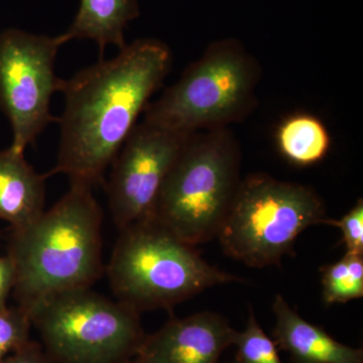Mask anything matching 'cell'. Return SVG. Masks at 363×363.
Wrapping results in <instances>:
<instances>
[{"label": "cell", "mask_w": 363, "mask_h": 363, "mask_svg": "<svg viewBox=\"0 0 363 363\" xmlns=\"http://www.w3.org/2000/svg\"><path fill=\"white\" fill-rule=\"evenodd\" d=\"M171 65L168 45L136 40L116 58L101 60L64 80L58 157L48 178L63 174L71 183L91 187L102 182Z\"/></svg>", "instance_id": "cell-1"}, {"label": "cell", "mask_w": 363, "mask_h": 363, "mask_svg": "<svg viewBox=\"0 0 363 363\" xmlns=\"http://www.w3.org/2000/svg\"><path fill=\"white\" fill-rule=\"evenodd\" d=\"M240 145L228 128L189 136L162 183L150 218L196 247L217 238L240 185Z\"/></svg>", "instance_id": "cell-4"}, {"label": "cell", "mask_w": 363, "mask_h": 363, "mask_svg": "<svg viewBox=\"0 0 363 363\" xmlns=\"http://www.w3.org/2000/svg\"><path fill=\"white\" fill-rule=\"evenodd\" d=\"M16 283V269L9 255H0V307L7 306V298Z\"/></svg>", "instance_id": "cell-20"}, {"label": "cell", "mask_w": 363, "mask_h": 363, "mask_svg": "<svg viewBox=\"0 0 363 363\" xmlns=\"http://www.w3.org/2000/svg\"><path fill=\"white\" fill-rule=\"evenodd\" d=\"M63 45L59 35L7 28L0 33V109L13 130L11 147H26L52 121L51 100L63 79L55 74V60Z\"/></svg>", "instance_id": "cell-8"}, {"label": "cell", "mask_w": 363, "mask_h": 363, "mask_svg": "<svg viewBox=\"0 0 363 363\" xmlns=\"http://www.w3.org/2000/svg\"><path fill=\"white\" fill-rule=\"evenodd\" d=\"M23 152L11 147L0 150V219L21 229L45 211V180Z\"/></svg>", "instance_id": "cell-12"}, {"label": "cell", "mask_w": 363, "mask_h": 363, "mask_svg": "<svg viewBox=\"0 0 363 363\" xmlns=\"http://www.w3.org/2000/svg\"><path fill=\"white\" fill-rule=\"evenodd\" d=\"M125 363H147L145 362V360L143 359V358H140L138 357V355H136V357L130 358V360H128Z\"/></svg>", "instance_id": "cell-21"}, {"label": "cell", "mask_w": 363, "mask_h": 363, "mask_svg": "<svg viewBox=\"0 0 363 363\" xmlns=\"http://www.w3.org/2000/svg\"><path fill=\"white\" fill-rule=\"evenodd\" d=\"M327 220L310 186L252 173L240 181L216 238L228 257L262 269L279 264L303 231Z\"/></svg>", "instance_id": "cell-6"}, {"label": "cell", "mask_w": 363, "mask_h": 363, "mask_svg": "<svg viewBox=\"0 0 363 363\" xmlns=\"http://www.w3.org/2000/svg\"><path fill=\"white\" fill-rule=\"evenodd\" d=\"M233 345L238 348V363H283L278 346L260 327L252 309L245 330L236 331Z\"/></svg>", "instance_id": "cell-16"}, {"label": "cell", "mask_w": 363, "mask_h": 363, "mask_svg": "<svg viewBox=\"0 0 363 363\" xmlns=\"http://www.w3.org/2000/svg\"><path fill=\"white\" fill-rule=\"evenodd\" d=\"M0 363H54V362L48 357L40 343L30 340L20 350L0 360Z\"/></svg>", "instance_id": "cell-19"}, {"label": "cell", "mask_w": 363, "mask_h": 363, "mask_svg": "<svg viewBox=\"0 0 363 363\" xmlns=\"http://www.w3.org/2000/svg\"><path fill=\"white\" fill-rule=\"evenodd\" d=\"M190 135L147 121L136 123L112 162L106 184L117 228L149 218L162 183Z\"/></svg>", "instance_id": "cell-9"}, {"label": "cell", "mask_w": 363, "mask_h": 363, "mask_svg": "<svg viewBox=\"0 0 363 363\" xmlns=\"http://www.w3.org/2000/svg\"><path fill=\"white\" fill-rule=\"evenodd\" d=\"M235 334L221 315L196 313L173 318L160 330L145 334L138 355L147 363H220Z\"/></svg>", "instance_id": "cell-10"}, {"label": "cell", "mask_w": 363, "mask_h": 363, "mask_svg": "<svg viewBox=\"0 0 363 363\" xmlns=\"http://www.w3.org/2000/svg\"><path fill=\"white\" fill-rule=\"evenodd\" d=\"M259 78V63L245 45L238 40H217L147 104L143 121L187 135L227 128L255 108Z\"/></svg>", "instance_id": "cell-5"}, {"label": "cell", "mask_w": 363, "mask_h": 363, "mask_svg": "<svg viewBox=\"0 0 363 363\" xmlns=\"http://www.w3.org/2000/svg\"><path fill=\"white\" fill-rule=\"evenodd\" d=\"M233 363H238V362H233Z\"/></svg>", "instance_id": "cell-22"}, {"label": "cell", "mask_w": 363, "mask_h": 363, "mask_svg": "<svg viewBox=\"0 0 363 363\" xmlns=\"http://www.w3.org/2000/svg\"><path fill=\"white\" fill-rule=\"evenodd\" d=\"M323 298L327 305L363 297V255L346 252L321 269Z\"/></svg>", "instance_id": "cell-15"}, {"label": "cell", "mask_w": 363, "mask_h": 363, "mask_svg": "<svg viewBox=\"0 0 363 363\" xmlns=\"http://www.w3.org/2000/svg\"><path fill=\"white\" fill-rule=\"evenodd\" d=\"M33 324L25 308L0 307V360L30 342Z\"/></svg>", "instance_id": "cell-17"}, {"label": "cell", "mask_w": 363, "mask_h": 363, "mask_svg": "<svg viewBox=\"0 0 363 363\" xmlns=\"http://www.w3.org/2000/svg\"><path fill=\"white\" fill-rule=\"evenodd\" d=\"M326 224L338 227L342 233L346 252L363 255V201L357 200L342 218L339 220L328 218Z\"/></svg>", "instance_id": "cell-18"}, {"label": "cell", "mask_w": 363, "mask_h": 363, "mask_svg": "<svg viewBox=\"0 0 363 363\" xmlns=\"http://www.w3.org/2000/svg\"><path fill=\"white\" fill-rule=\"evenodd\" d=\"M26 310L54 363H125L145 337L140 313L91 288L45 298Z\"/></svg>", "instance_id": "cell-7"}, {"label": "cell", "mask_w": 363, "mask_h": 363, "mask_svg": "<svg viewBox=\"0 0 363 363\" xmlns=\"http://www.w3.org/2000/svg\"><path fill=\"white\" fill-rule=\"evenodd\" d=\"M138 16V0H80L73 23L60 40L63 45L72 40H94L101 52L108 45L121 50L128 45L124 30Z\"/></svg>", "instance_id": "cell-13"}, {"label": "cell", "mask_w": 363, "mask_h": 363, "mask_svg": "<svg viewBox=\"0 0 363 363\" xmlns=\"http://www.w3.org/2000/svg\"><path fill=\"white\" fill-rule=\"evenodd\" d=\"M105 272L116 300L140 314L241 281L208 264L195 247L150 217L119 229Z\"/></svg>", "instance_id": "cell-3"}, {"label": "cell", "mask_w": 363, "mask_h": 363, "mask_svg": "<svg viewBox=\"0 0 363 363\" xmlns=\"http://www.w3.org/2000/svg\"><path fill=\"white\" fill-rule=\"evenodd\" d=\"M92 189L71 183L51 209L28 225L13 229L6 255L16 269L13 292L21 307L92 288L101 278L104 212Z\"/></svg>", "instance_id": "cell-2"}, {"label": "cell", "mask_w": 363, "mask_h": 363, "mask_svg": "<svg viewBox=\"0 0 363 363\" xmlns=\"http://www.w3.org/2000/svg\"><path fill=\"white\" fill-rule=\"evenodd\" d=\"M276 317L274 341L296 363H363L362 348L350 347L310 323L277 295L272 304Z\"/></svg>", "instance_id": "cell-11"}, {"label": "cell", "mask_w": 363, "mask_h": 363, "mask_svg": "<svg viewBox=\"0 0 363 363\" xmlns=\"http://www.w3.org/2000/svg\"><path fill=\"white\" fill-rule=\"evenodd\" d=\"M279 149L286 160L310 166L323 160L330 147V135L320 119L309 114H296L279 125Z\"/></svg>", "instance_id": "cell-14"}]
</instances>
